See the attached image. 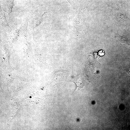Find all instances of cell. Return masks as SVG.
Returning a JSON list of instances; mask_svg holds the SVG:
<instances>
[{"label": "cell", "instance_id": "7a4b0ae2", "mask_svg": "<svg viewBox=\"0 0 130 130\" xmlns=\"http://www.w3.org/2000/svg\"><path fill=\"white\" fill-rule=\"evenodd\" d=\"M14 0H6L5 3L2 6L3 11L7 13L8 14L9 18V15L11 12H13L12 9L13 6H14Z\"/></svg>", "mask_w": 130, "mask_h": 130}, {"label": "cell", "instance_id": "3957f363", "mask_svg": "<svg viewBox=\"0 0 130 130\" xmlns=\"http://www.w3.org/2000/svg\"><path fill=\"white\" fill-rule=\"evenodd\" d=\"M0 25L5 28H10L6 20L5 13L3 11L0 13Z\"/></svg>", "mask_w": 130, "mask_h": 130}, {"label": "cell", "instance_id": "6da1fadb", "mask_svg": "<svg viewBox=\"0 0 130 130\" xmlns=\"http://www.w3.org/2000/svg\"><path fill=\"white\" fill-rule=\"evenodd\" d=\"M85 15L83 9L79 8L75 20V26L76 34L78 35L81 33L84 27Z\"/></svg>", "mask_w": 130, "mask_h": 130}, {"label": "cell", "instance_id": "277c9868", "mask_svg": "<svg viewBox=\"0 0 130 130\" xmlns=\"http://www.w3.org/2000/svg\"><path fill=\"white\" fill-rule=\"evenodd\" d=\"M72 6H74L75 4V0H66Z\"/></svg>", "mask_w": 130, "mask_h": 130}]
</instances>
